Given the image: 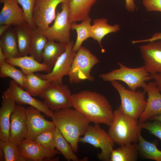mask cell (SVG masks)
I'll return each mask as SVG.
<instances>
[{
    "mask_svg": "<svg viewBox=\"0 0 161 161\" xmlns=\"http://www.w3.org/2000/svg\"><path fill=\"white\" fill-rule=\"evenodd\" d=\"M72 107L95 124L103 123L109 126L114 119V112L103 95L84 90L72 95Z\"/></svg>",
    "mask_w": 161,
    "mask_h": 161,
    "instance_id": "6da1fadb",
    "label": "cell"
},
{
    "mask_svg": "<svg viewBox=\"0 0 161 161\" xmlns=\"http://www.w3.org/2000/svg\"><path fill=\"white\" fill-rule=\"evenodd\" d=\"M52 121L63 136L72 146L75 153L78 150V142L83 135L90 122L75 109H64L53 112Z\"/></svg>",
    "mask_w": 161,
    "mask_h": 161,
    "instance_id": "7a4b0ae2",
    "label": "cell"
},
{
    "mask_svg": "<svg viewBox=\"0 0 161 161\" xmlns=\"http://www.w3.org/2000/svg\"><path fill=\"white\" fill-rule=\"evenodd\" d=\"M142 129L138 120L125 114L119 106L114 112V119L108 133L120 146L138 142Z\"/></svg>",
    "mask_w": 161,
    "mask_h": 161,
    "instance_id": "3957f363",
    "label": "cell"
},
{
    "mask_svg": "<svg viewBox=\"0 0 161 161\" xmlns=\"http://www.w3.org/2000/svg\"><path fill=\"white\" fill-rule=\"evenodd\" d=\"M117 64L120 68L106 73L101 74L99 77L105 81H121L126 83L130 89L136 91L139 88H143L147 81L153 79L144 66L135 68H130L121 63Z\"/></svg>",
    "mask_w": 161,
    "mask_h": 161,
    "instance_id": "277c9868",
    "label": "cell"
},
{
    "mask_svg": "<svg viewBox=\"0 0 161 161\" xmlns=\"http://www.w3.org/2000/svg\"><path fill=\"white\" fill-rule=\"evenodd\" d=\"M100 61L90 51L81 46L76 52L68 74L70 84L80 83L83 80L94 81L91 69Z\"/></svg>",
    "mask_w": 161,
    "mask_h": 161,
    "instance_id": "5b68a950",
    "label": "cell"
},
{
    "mask_svg": "<svg viewBox=\"0 0 161 161\" xmlns=\"http://www.w3.org/2000/svg\"><path fill=\"white\" fill-rule=\"evenodd\" d=\"M118 92L121 100L120 106L126 114L138 120L147 104L144 91H133L126 89L118 81L111 82Z\"/></svg>",
    "mask_w": 161,
    "mask_h": 161,
    "instance_id": "8992f818",
    "label": "cell"
},
{
    "mask_svg": "<svg viewBox=\"0 0 161 161\" xmlns=\"http://www.w3.org/2000/svg\"><path fill=\"white\" fill-rule=\"evenodd\" d=\"M83 137H80L79 142L88 143L101 151L98 155V158L103 161H109L111 154L115 143L109 134L101 128L99 124L89 125Z\"/></svg>",
    "mask_w": 161,
    "mask_h": 161,
    "instance_id": "52a82bcc",
    "label": "cell"
},
{
    "mask_svg": "<svg viewBox=\"0 0 161 161\" xmlns=\"http://www.w3.org/2000/svg\"><path fill=\"white\" fill-rule=\"evenodd\" d=\"M69 2L61 4V11L57 10L53 24L44 31L48 41H56L66 44L70 40L71 24L69 20Z\"/></svg>",
    "mask_w": 161,
    "mask_h": 161,
    "instance_id": "ba28073f",
    "label": "cell"
},
{
    "mask_svg": "<svg viewBox=\"0 0 161 161\" xmlns=\"http://www.w3.org/2000/svg\"><path fill=\"white\" fill-rule=\"evenodd\" d=\"M40 97L46 106L52 111L72 107V95L67 86L51 83Z\"/></svg>",
    "mask_w": 161,
    "mask_h": 161,
    "instance_id": "9c48e42d",
    "label": "cell"
},
{
    "mask_svg": "<svg viewBox=\"0 0 161 161\" xmlns=\"http://www.w3.org/2000/svg\"><path fill=\"white\" fill-rule=\"evenodd\" d=\"M74 44L72 40L67 44L65 51L58 58L50 73L46 74L37 73L36 74L52 83L63 84V77L68 75L76 53L73 49Z\"/></svg>",
    "mask_w": 161,
    "mask_h": 161,
    "instance_id": "30bf717a",
    "label": "cell"
},
{
    "mask_svg": "<svg viewBox=\"0 0 161 161\" xmlns=\"http://www.w3.org/2000/svg\"><path fill=\"white\" fill-rule=\"evenodd\" d=\"M2 96L12 99L17 104L32 106L48 117L52 118L53 116V112L47 107L43 102L33 97L13 80L10 81L8 87L3 92Z\"/></svg>",
    "mask_w": 161,
    "mask_h": 161,
    "instance_id": "8fae6325",
    "label": "cell"
},
{
    "mask_svg": "<svg viewBox=\"0 0 161 161\" xmlns=\"http://www.w3.org/2000/svg\"><path fill=\"white\" fill-rule=\"evenodd\" d=\"M41 112L31 106L26 109L27 132L25 139L35 141L41 133L55 129L56 126L53 122L45 119Z\"/></svg>",
    "mask_w": 161,
    "mask_h": 161,
    "instance_id": "7c38bea8",
    "label": "cell"
},
{
    "mask_svg": "<svg viewBox=\"0 0 161 161\" xmlns=\"http://www.w3.org/2000/svg\"><path fill=\"white\" fill-rule=\"evenodd\" d=\"M71 0H36L33 17L37 27L44 30L49 27L55 19L56 7L60 3L69 2Z\"/></svg>",
    "mask_w": 161,
    "mask_h": 161,
    "instance_id": "4fadbf2b",
    "label": "cell"
},
{
    "mask_svg": "<svg viewBox=\"0 0 161 161\" xmlns=\"http://www.w3.org/2000/svg\"><path fill=\"white\" fill-rule=\"evenodd\" d=\"M18 146L22 156L28 160H59L58 157H55L60 153L57 149L46 148L35 141L24 139Z\"/></svg>",
    "mask_w": 161,
    "mask_h": 161,
    "instance_id": "5bb4252c",
    "label": "cell"
},
{
    "mask_svg": "<svg viewBox=\"0 0 161 161\" xmlns=\"http://www.w3.org/2000/svg\"><path fill=\"white\" fill-rule=\"evenodd\" d=\"M144 66L150 74L161 73V40L140 46Z\"/></svg>",
    "mask_w": 161,
    "mask_h": 161,
    "instance_id": "9a60e30c",
    "label": "cell"
},
{
    "mask_svg": "<svg viewBox=\"0 0 161 161\" xmlns=\"http://www.w3.org/2000/svg\"><path fill=\"white\" fill-rule=\"evenodd\" d=\"M26 109L23 105L17 104L10 115L8 141L18 145L25 139L27 132Z\"/></svg>",
    "mask_w": 161,
    "mask_h": 161,
    "instance_id": "2e32d148",
    "label": "cell"
},
{
    "mask_svg": "<svg viewBox=\"0 0 161 161\" xmlns=\"http://www.w3.org/2000/svg\"><path fill=\"white\" fill-rule=\"evenodd\" d=\"M148 98L145 108L140 117L138 122H145L151 117L161 115V94L154 82L150 81L143 88Z\"/></svg>",
    "mask_w": 161,
    "mask_h": 161,
    "instance_id": "e0dca14e",
    "label": "cell"
},
{
    "mask_svg": "<svg viewBox=\"0 0 161 161\" xmlns=\"http://www.w3.org/2000/svg\"><path fill=\"white\" fill-rule=\"evenodd\" d=\"M3 6L0 13V25L16 26L27 22L23 9L16 0H0Z\"/></svg>",
    "mask_w": 161,
    "mask_h": 161,
    "instance_id": "ac0fdd59",
    "label": "cell"
},
{
    "mask_svg": "<svg viewBox=\"0 0 161 161\" xmlns=\"http://www.w3.org/2000/svg\"><path fill=\"white\" fill-rule=\"evenodd\" d=\"M0 109V140H9L10 132V119L17 104L12 99L2 96Z\"/></svg>",
    "mask_w": 161,
    "mask_h": 161,
    "instance_id": "d6986e66",
    "label": "cell"
},
{
    "mask_svg": "<svg viewBox=\"0 0 161 161\" xmlns=\"http://www.w3.org/2000/svg\"><path fill=\"white\" fill-rule=\"evenodd\" d=\"M6 61L14 66L19 67L25 75L40 71H44L48 73L52 70L48 66L43 63L37 61L31 56L10 58L6 59Z\"/></svg>",
    "mask_w": 161,
    "mask_h": 161,
    "instance_id": "ffe728a7",
    "label": "cell"
},
{
    "mask_svg": "<svg viewBox=\"0 0 161 161\" xmlns=\"http://www.w3.org/2000/svg\"><path fill=\"white\" fill-rule=\"evenodd\" d=\"M98 0H71L69 3V20L73 22L83 21L89 17L92 6Z\"/></svg>",
    "mask_w": 161,
    "mask_h": 161,
    "instance_id": "44dd1931",
    "label": "cell"
},
{
    "mask_svg": "<svg viewBox=\"0 0 161 161\" xmlns=\"http://www.w3.org/2000/svg\"><path fill=\"white\" fill-rule=\"evenodd\" d=\"M0 48L4 55L6 60L10 58L21 56L18 50L16 34L11 26L0 37Z\"/></svg>",
    "mask_w": 161,
    "mask_h": 161,
    "instance_id": "7402d4cb",
    "label": "cell"
},
{
    "mask_svg": "<svg viewBox=\"0 0 161 161\" xmlns=\"http://www.w3.org/2000/svg\"><path fill=\"white\" fill-rule=\"evenodd\" d=\"M67 44L48 41L42 53L43 63L52 69L56 62L65 51Z\"/></svg>",
    "mask_w": 161,
    "mask_h": 161,
    "instance_id": "603a6c76",
    "label": "cell"
},
{
    "mask_svg": "<svg viewBox=\"0 0 161 161\" xmlns=\"http://www.w3.org/2000/svg\"><path fill=\"white\" fill-rule=\"evenodd\" d=\"M93 24L91 26V37L97 41L100 47L103 49L101 41L103 37L109 33L116 32L120 30V25L116 24L111 25L108 24V20L101 18L95 19Z\"/></svg>",
    "mask_w": 161,
    "mask_h": 161,
    "instance_id": "cb8c5ba5",
    "label": "cell"
},
{
    "mask_svg": "<svg viewBox=\"0 0 161 161\" xmlns=\"http://www.w3.org/2000/svg\"><path fill=\"white\" fill-rule=\"evenodd\" d=\"M17 37L18 50L21 56L29 54L33 31L27 22L14 28Z\"/></svg>",
    "mask_w": 161,
    "mask_h": 161,
    "instance_id": "d4e9b609",
    "label": "cell"
},
{
    "mask_svg": "<svg viewBox=\"0 0 161 161\" xmlns=\"http://www.w3.org/2000/svg\"><path fill=\"white\" fill-rule=\"evenodd\" d=\"M140 156L136 143L126 144L112 151L109 161H136Z\"/></svg>",
    "mask_w": 161,
    "mask_h": 161,
    "instance_id": "484cf974",
    "label": "cell"
},
{
    "mask_svg": "<svg viewBox=\"0 0 161 161\" xmlns=\"http://www.w3.org/2000/svg\"><path fill=\"white\" fill-rule=\"evenodd\" d=\"M24 89L32 96L40 97L51 82L42 79L34 73L25 75Z\"/></svg>",
    "mask_w": 161,
    "mask_h": 161,
    "instance_id": "4316f807",
    "label": "cell"
},
{
    "mask_svg": "<svg viewBox=\"0 0 161 161\" xmlns=\"http://www.w3.org/2000/svg\"><path fill=\"white\" fill-rule=\"evenodd\" d=\"M44 30L38 27L33 31L29 54L37 61H43L42 55L44 47L48 41Z\"/></svg>",
    "mask_w": 161,
    "mask_h": 161,
    "instance_id": "83f0119b",
    "label": "cell"
},
{
    "mask_svg": "<svg viewBox=\"0 0 161 161\" xmlns=\"http://www.w3.org/2000/svg\"><path fill=\"white\" fill-rule=\"evenodd\" d=\"M91 18L89 16L82 21L80 24L76 22L71 24V30H75L77 33V38L73 47L76 52L81 46L83 42L91 37V31L92 25L91 24Z\"/></svg>",
    "mask_w": 161,
    "mask_h": 161,
    "instance_id": "f1b7e54d",
    "label": "cell"
},
{
    "mask_svg": "<svg viewBox=\"0 0 161 161\" xmlns=\"http://www.w3.org/2000/svg\"><path fill=\"white\" fill-rule=\"evenodd\" d=\"M55 148L68 161H79L80 160L74 152L70 144L63 136L58 129L56 127L55 130Z\"/></svg>",
    "mask_w": 161,
    "mask_h": 161,
    "instance_id": "f546056e",
    "label": "cell"
},
{
    "mask_svg": "<svg viewBox=\"0 0 161 161\" xmlns=\"http://www.w3.org/2000/svg\"><path fill=\"white\" fill-rule=\"evenodd\" d=\"M138 144L140 156L144 159L161 161V151L155 143L150 142L140 136Z\"/></svg>",
    "mask_w": 161,
    "mask_h": 161,
    "instance_id": "4dcf8cb0",
    "label": "cell"
},
{
    "mask_svg": "<svg viewBox=\"0 0 161 161\" xmlns=\"http://www.w3.org/2000/svg\"><path fill=\"white\" fill-rule=\"evenodd\" d=\"M0 76L2 78H11L21 88L24 89L25 74L21 70L6 61L0 64Z\"/></svg>",
    "mask_w": 161,
    "mask_h": 161,
    "instance_id": "1f68e13d",
    "label": "cell"
},
{
    "mask_svg": "<svg viewBox=\"0 0 161 161\" xmlns=\"http://www.w3.org/2000/svg\"><path fill=\"white\" fill-rule=\"evenodd\" d=\"M0 148L4 153L5 161L28 160L21 154L18 145L9 141L0 140Z\"/></svg>",
    "mask_w": 161,
    "mask_h": 161,
    "instance_id": "d6a6232c",
    "label": "cell"
},
{
    "mask_svg": "<svg viewBox=\"0 0 161 161\" xmlns=\"http://www.w3.org/2000/svg\"><path fill=\"white\" fill-rule=\"evenodd\" d=\"M22 7L26 16L27 22L31 29L33 31L37 27L33 19V13L36 0H16Z\"/></svg>",
    "mask_w": 161,
    "mask_h": 161,
    "instance_id": "836d02e7",
    "label": "cell"
},
{
    "mask_svg": "<svg viewBox=\"0 0 161 161\" xmlns=\"http://www.w3.org/2000/svg\"><path fill=\"white\" fill-rule=\"evenodd\" d=\"M54 130H48L41 133L36 137L35 141L46 148L55 149Z\"/></svg>",
    "mask_w": 161,
    "mask_h": 161,
    "instance_id": "e575fe53",
    "label": "cell"
},
{
    "mask_svg": "<svg viewBox=\"0 0 161 161\" xmlns=\"http://www.w3.org/2000/svg\"><path fill=\"white\" fill-rule=\"evenodd\" d=\"M141 128L147 130L150 133L154 135L161 140V121L153 120V121H146L138 122Z\"/></svg>",
    "mask_w": 161,
    "mask_h": 161,
    "instance_id": "d590c367",
    "label": "cell"
},
{
    "mask_svg": "<svg viewBox=\"0 0 161 161\" xmlns=\"http://www.w3.org/2000/svg\"><path fill=\"white\" fill-rule=\"evenodd\" d=\"M142 2L147 11L161 13V0H142Z\"/></svg>",
    "mask_w": 161,
    "mask_h": 161,
    "instance_id": "8d00e7d4",
    "label": "cell"
},
{
    "mask_svg": "<svg viewBox=\"0 0 161 161\" xmlns=\"http://www.w3.org/2000/svg\"><path fill=\"white\" fill-rule=\"evenodd\" d=\"M160 40H161V32H158L155 33L150 38L142 40L133 41H132V43L133 44H134L140 42L153 41Z\"/></svg>",
    "mask_w": 161,
    "mask_h": 161,
    "instance_id": "74e56055",
    "label": "cell"
},
{
    "mask_svg": "<svg viewBox=\"0 0 161 161\" xmlns=\"http://www.w3.org/2000/svg\"><path fill=\"white\" fill-rule=\"evenodd\" d=\"M125 7L126 9L129 12H134L136 8V5L134 0H125Z\"/></svg>",
    "mask_w": 161,
    "mask_h": 161,
    "instance_id": "f35d334b",
    "label": "cell"
},
{
    "mask_svg": "<svg viewBox=\"0 0 161 161\" xmlns=\"http://www.w3.org/2000/svg\"><path fill=\"white\" fill-rule=\"evenodd\" d=\"M159 90L161 91V73L151 74Z\"/></svg>",
    "mask_w": 161,
    "mask_h": 161,
    "instance_id": "ab89813d",
    "label": "cell"
},
{
    "mask_svg": "<svg viewBox=\"0 0 161 161\" xmlns=\"http://www.w3.org/2000/svg\"><path fill=\"white\" fill-rule=\"evenodd\" d=\"M11 26L7 24H2L0 26V37H1Z\"/></svg>",
    "mask_w": 161,
    "mask_h": 161,
    "instance_id": "60d3db41",
    "label": "cell"
},
{
    "mask_svg": "<svg viewBox=\"0 0 161 161\" xmlns=\"http://www.w3.org/2000/svg\"><path fill=\"white\" fill-rule=\"evenodd\" d=\"M6 58L2 50L0 48V64L6 61Z\"/></svg>",
    "mask_w": 161,
    "mask_h": 161,
    "instance_id": "b9f144b4",
    "label": "cell"
},
{
    "mask_svg": "<svg viewBox=\"0 0 161 161\" xmlns=\"http://www.w3.org/2000/svg\"><path fill=\"white\" fill-rule=\"evenodd\" d=\"M0 161H5L4 154L1 148H0Z\"/></svg>",
    "mask_w": 161,
    "mask_h": 161,
    "instance_id": "7bdbcfd3",
    "label": "cell"
},
{
    "mask_svg": "<svg viewBox=\"0 0 161 161\" xmlns=\"http://www.w3.org/2000/svg\"><path fill=\"white\" fill-rule=\"evenodd\" d=\"M149 119L150 120H156L161 121V115L154 116L150 118Z\"/></svg>",
    "mask_w": 161,
    "mask_h": 161,
    "instance_id": "ee69618b",
    "label": "cell"
}]
</instances>
